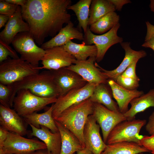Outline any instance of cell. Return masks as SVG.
<instances>
[{
  "label": "cell",
  "instance_id": "cell-27",
  "mask_svg": "<svg viewBox=\"0 0 154 154\" xmlns=\"http://www.w3.org/2000/svg\"><path fill=\"white\" fill-rule=\"evenodd\" d=\"M145 152L149 151L137 143L122 141L107 144L106 148L101 154H138Z\"/></svg>",
  "mask_w": 154,
  "mask_h": 154
},
{
  "label": "cell",
  "instance_id": "cell-24",
  "mask_svg": "<svg viewBox=\"0 0 154 154\" xmlns=\"http://www.w3.org/2000/svg\"><path fill=\"white\" fill-rule=\"evenodd\" d=\"M52 105L45 112L37 113V112L22 117L27 123L40 128L41 126L47 127L53 133L59 132L54 119L52 116Z\"/></svg>",
  "mask_w": 154,
  "mask_h": 154
},
{
  "label": "cell",
  "instance_id": "cell-19",
  "mask_svg": "<svg viewBox=\"0 0 154 154\" xmlns=\"http://www.w3.org/2000/svg\"><path fill=\"white\" fill-rule=\"evenodd\" d=\"M73 39L83 41L84 35L76 28L71 21L62 29L57 34L51 39L44 42L41 48L44 50L57 46H62Z\"/></svg>",
  "mask_w": 154,
  "mask_h": 154
},
{
  "label": "cell",
  "instance_id": "cell-38",
  "mask_svg": "<svg viewBox=\"0 0 154 154\" xmlns=\"http://www.w3.org/2000/svg\"><path fill=\"white\" fill-rule=\"evenodd\" d=\"M145 127L146 131L151 135L154 134V111L149 116Z\"/></svg>",
  "mask_w": 154,
  "mask_h": 154
},
{
  "label": "cell",
  "instance_id": "cell-2",
  "mask_svg": "<svg viewBox=\"0 0 154 154\" xmlns=\"http://www.w3.org/2000/svg\"><path fill=\"white\" fill-rule=\"evenodd\" d=\"M9 85L12 89L10 103L11 108L13 107V100L17 92L21 89L28 90L35 95L42 97L58 98L59 96L51 70H44L29 76Z\"/></svg>",
  "mask_w": 154,
  "mask_h": 154
},
{
  "label": "cell",
  "instance_id": "cell-14",
  "mask_svg": "<svg viewBox=\"0 0 154 154\" xmlns=\"http://www.w3.org/2000/svg\"><path fill=\"white\" fill-rule=\"evenodd\" d=\"M51 71L59 92V97L73 90L81 88L88 83L78 74L66 67Z\"/></svg>",
  "mask_w": 154,
  "mask_h": 154
},
{
  "label": "cell",
  "instance_id": "cell-3",
  "mask_svg": "<svg viewBox=\"0 0 154 154\" xmlns=\"http://www.w3.org/2000/svg\"><path fill=\"white\" fill-rule=\"evenodd\" d=\"M93 103L89 98L68 108L54 119L72 132L84 148V129L88 117L93 114Z\"/></svg>",
  "mask_w": 154,
  "mask_h": 154
},
{
  "label": "cell",
  "instance_id": "cell-15",
  "mask_svg": "<svg viewBox=\"0 0 154 154\" xmlns=\"http://www.w3.org/2000/svg\"><path fill=\"white\" fill-rule=\"evenodd\" d=\"M100 128L93 115H90L84 127L83 135L85 148L93 154H101L107 146L101 136Z\"/></svg>",
  "mask_w": 154,
  "mask_h": 154
},
{
  "label": "cell",
  "instance_id": "cell-22",
  "mask_svg": "<svg viewBox=\"0 0 154 154\" xmlns=\"http://www.w3.org/2000/svg\"><path fill=\"white\" fill-rule=\"evenodd\" d=\"M54 120L61 137L60 154H74L75 152L85 148L72 132L60 122Z\"/></svg>",
  "mask_w": 154,
  "mask_h": 154
},
{
  "label": "cell",
  "instance_id": "cell-45",
  "mask_svg": "<svg viewBox=\"0 0 154 154\" xmlns=\"http://www.w3.org/2000/svg\"><path fill=\"white\" fill-rule=\"evenodd\" d=\"M151 11L154 12V0H151L149 5Z\"/></svg>",
  "mask_w": 154,
  "mask_h": 154
},
{
  "label": "cell",
  "instance_id": "cell-25",
  "mask_svg": "<svg viewBox=\"0 0 154 154\" xmlns=\"http://www.w3.org/2000/svg\"><path fill=\"white\" fill-rule=\"evenodd\" d=\"M130 104V108L123 114L127 120L135 119V116L138 113L143 112L149 107H154V89L133 99Z\"/></svg>",
  "mask_w": 154,
  "mask_h": 154
},
{
  "label": "cell",
  "instance_id": "cell-28",
  "mask_svg": "<svg viewBox=\"0 0 154 154\" xmlns=\"http://www.w3.org/2000/svg\"><path fill=\"white\" fill-rule=\"evenodd\" d=\"M116 10L109 0H93L90 9L88 26L108 14Z\"/></svg>",
  "mask_w": 154,
  "mask_h": 154
},
{
  "label": "cell",
  "instance_id": "cell-5",
  "mask_svg": "<svg viewBox=\"0 0 154 154\" xmlns=\"http://www.w3.org/2000/svg\"><path fill=\"white\" fill-rule=\"evenodd\" d=\"M57 98H44L37 96L29 90L21 89L17 92L13 101L14 109L21 116L40 110L50 104L54 103Z\"/></svg>",
  "mask_w": 154,
  "mask_h": 154
},
{
  "label": "cell",
  "instance_id": "cell-18",
  "mask_svg": "<svg viewBox=\"0 0 154 154\" xmlns=\"http://www.w3.org/2000/svg\"><path fill=\"white\" fill-rule=\"evenodd\" d=\"M30 31L28 24L24 21L21 7L18 6L15 13L9 17L4 29L0 33V40L9 45L18 33Z\"/></svg>",
  "mask_w": 154,
  "mask_h": 154
},
{
  "label": "cell",
  "instance_id": "cell-41",
  "mask_svg": "<svg viewBox=\"0 0 154 154\" xmlns=\"http://www.w3.org/2000/svg\"><path fill=\"white\" fill-rule=\"evenodd\" d=\"M27 0H5L7 2L12 4L20 6H23L27 2Z\"/></svg>",
  "mask_w": 154,
  "mask_h": 154
},
{
  "label": "cell",
  "instance_id": "cell-44",
  "mask_svg": "<svg viewBox=\"0 0 154 154\" xmlns=\"http://www.w3.org/2000/svg\"><path fill=\"white\" fill-rule=\"evenodd\" d=\"M31 154H52L46 149H41L37 150Z\"/></svg>",
  "mask_w": 154,
  "mask_h": 154
},
{
  "label": "cell",
  "instance_id": "cell-20",
  "mask_svg": "<svg viewBox=\"0 0 154 154\" xmlns=\"http://www.w3.org/2000/svg\"><path fill=\"white\" fill-rule=\"evenodd\" d=\"M32 128L31 135L42 140L46 145V150L52 154H60L61 147V137L59 132L53 133L47 127L41 126L40 128L29 124Z\"/></svg>",
  "mask_w": 154,
  "mask_h": 154
},
{
  "label": "cell",
  "instance_id": "cell-48",
  "mask_svg": "<svg viewBox=\"0 0 154 154\" xmlns=\"http://www.w3.org/2000/svg\"></svg>",
  "mask_w": 154,
  "mask_h": 154
},
{
  "label": "cell",
  "instance_id": "cell-9",
  "mask_svg": "<svg viewBox=\"0 0 154 154\" xmlns=\"http://www.w3.org/2000/svg\"><path fill=\"white\" fill-rule=\"evenodd\" d=\"M120 26L118 23L108 32L100 35H95L88 27L87 32L84 35V39L82 42L87 45L94 44L96 46L97 50L96 58L97 62L102 60L106 52L111 46L123 42V38L117 34Z\"/></svg>",
  "mask_w": 154,
  "mask_h": 154
},
{
  "label": "cell",
  "instance_id": "cell-21",
  "mask_svg": "<svg viewBox=\"0 0 154 154\" xmlns=\"http://www.w3.org/2000/svg\"><path fill=\"white\" fill-rule=\"evenodd\" d=\"M108 83L111 89L113 97L117 104L119 112L122 114L128 110L129 104L132 100L144 94L143 91L125 89L112 80L108 79Z\"/></svg>",
  "mask_w": 154,
  "mask_h": 154
},
{
  "label": "cell",
  "instance_id": "cell-42",
  "mask_svg": "<svg viewBox=\"0 0 154 154\" xmlns=\"http://www.w3.org/2000/svg\"><path fill=\"white\" fill-rule=\"evenodd\" d=\"M9 17L5 15H0V29L5 25L9 20Z\"/></svg>",
  "mask_w": 154,
  "mask_h": 154
},
{
  "label": "cell",
  "instance_id": "cell-35",
  "mask_svg": "<svg viewBox=\"0 0 154 154\" xmlns=\"http://www.w3.org/2000/svg\"><path fill=\"white\" fill-rule=\"evenodd\" d=\"M18 6L6 1H0V14L10 17L15 12Z\"/></svg>",
  "mask_w": 154,
  "mask_h": 154
},
{
  "label": "cell",
  "instance_id": "cell-16",
  "mask_svg": "<svg viewBox=\"0 0 154 154\" xmlns=\"http://www.w3.org/2000/svg\"><path fill=\"white\" fill-rule=\"evenodd\" d=\"M27 123L14 109L0 104V126L10 132L23 136L27 133Z\"/></svg>",
  "mask_w": 154,
  "mask_h": 154
},
{
  "label": "cell",
  "instance_id": "cell-31",
  "mask_svg": "<svg viewBox=\"0 0 154 154\" xmlns=\"http://www.w3.org/2000/svg\"><path fill=\"white\" fill-rule=\"evenodd\" d=\"M140 81L120 75L117 78L116 82L122 88L129 90H137L139 86Z\"/></svg>",
  "mask_w": 154,
  "mask_h": 154
},
{
  "label": "cell",
  "instance_id": "cell-8",
  "mask_svg": "<svg viewBox=\"0 0 154 154\" xmlns=\"http://www.w3.org/2000/svg\"><path fill=\"white\" fill-rule=\"evenodd\" d=\"M46 149L45 144L37 139L26 138L9 132L0 152L4 154H31L37 150Z\"/></svg>",
  "mask_w": 154,
  "mask_h": 154
},
{
  "label": "cell",
  "instance_id": "cell-29",
  "mask_svg": "<svg viewBox=\"0 0 154 154\" xmlns=\"http://www.w3.org/2000/svg\"><path fill=\"white\" fill-rule=\"evenodd\" d=\"M92 0H80L76 4L69 6L68 10H71L75 14L78 22V26L82 28L84 35L88 27L90 9Z\"/></svg>",
  "mask_w": 154,
  "mask_h": 154
},
{
  "label": "cell",
  "instance_id": "cell-13",
  "mask_svg": "<svg viewBox=\"0 0 154 154\" xmlns=\"http://www.w3.org/2000/svg\"><path fill=\"white\" fill-rule=\"evenodd\" d=\"M96 58L93 57L85 60H76L74 64L66 68L78 74L88 83L96 85L108 84V79L95 64Z\"/></svg>",
  "mask_w": 154,
  "mask_h": 154
},
{
  "label": "cell",
  "instance_id": "cell-11",
  "mask_svg": "<svg viewBox=\"0 0 154 154\" xmlns=\"http://www.w3.org/2000/svg\"><path fill=\"white\" fill-rule=\"evenodd\" d=\"M93 109L92 115L100 127L103 140L106 143L108 135L112 129L127 119L123 114L110 110L100 104L93 103Z\"/></svg>",
  "mask_w": 154,
  "mask_h": 154
},
{
  "label": "cell",
  "instance_id": "cell-40",
  "mask_svg": "<svg viewBox=\"0 0 154 154\" xmlns=\"http://www.w3.org/2000/svg\"><path fill=\"white\" fill-rule=\"evenodd\" d=\"M9 131L1 127H0V149H1L7 137Z\"/></svg>",
  "mask_w": 154,
  "mask_h": 154
},
{
  "label": "cell",
  "instance_id": "cell-26",
  "mask_svg": "<svg viewBox=\"0 0 154 154\" xmlns=\"http://www.w3.org/2000/svg\"><path fill=\"white\" fill-rule=\"evenodd\" d=\"M62 46L77 60H85L88 57H96L97 55V50L95 45H87L83 42L78 44L70 40Z\"/></svg>",
  "mask_w": 154,
  "mask_h": 154
},
{
  "label": "cell",
  "instance_id": "cell-4",
  "mask_svg": "<svg viewBox=\"0 0 154 154\" xmlns=\"http://www.w3.org/2000/svg\"><path fill=\"white\" fill-rule=\"evenodd\" d=\"M39 67L20 58H8L0 63V83L9 85L29 76L38 74L40 70Z\"/></svg>",
  "mask_w": 154,
  "mask_h": 154
},
{
  "label": "cell",
  "instance_id": "cell-33",
  "mask_svg": "<svg viewBox=\"0 0 154 154\" xmlns=\"http://www.w3.org/2000/svg\"><path fill=\"white\" fill-rule=\"evenodd\" d=\"M12 93V89L10 85L0 83V104L10 108V103Z\"/></svg>",
  "mask_w": 154,
  "mask_h": 154
},
{
  "label": "cell",
  "instance_id": "cell-30",
  "mask_svg": "<svg viewBox=\"0 0 154 154\" xmlns=\"http://www.w3.org/2000/svg\"><path fill=\"white\" fill-rule=\"evenodd\" d=\"M119 19L115 12H110L90 25V29L93 33L104 34L119 23Z\"/></svg>",
  "mask_w": 154,
  "mask_h": 154
},
{
  "label": "cell",
  "instance_id": "cell-12",
  "mask_svg": "<svg viewBox=\"0 0 154 154\" xmlns=\"http://www.w3.org/2000/svg\"><path fill=\"white\" fill-rule=\"evenodd\" d=\"M45 50V54L41 60L42 66L39 67L40 70H56L68 67L74 64L76 60L62 46H55Z\"/></svg>",
  "mask_w": 154,
  "mask_h": 154
},
{
  "label": "cell",
  "instance_id": "cell-46",
  "mask_svg": "<svg viewBox=\"0 0 154 154\" xmlns=\"http://www.w3.org/2000/svg\"><path fill=\"white\" fill-rule=\"evenodd\" d=\"M0 154H4L3 152H0Z\"/></svg>",
  "mask_w": 154,
  "mask_h": 154
},
{
  "label": "cell",
  "instance_id": "cell-17",
  "mask_svg": "<svg viewBox=\"0 0 154 154\" xmlns=\"http://www.w3.org/2000/svg\"><path fill=\"white\" fill-rule=\"evenodd\" d=\"M120 44L125 50V55L121 62L116 69L111 70H107L100 67L96 61L95 62V66L108 79L112 80L115 82L134 61L137 59L139 60L147 55V53L144 50L136 51L132 49L129 42H122Z\"/></svg>",
  "mask_w": 154,
  "mask_h": 154
},
{
  "label": "cell",
  "instance_id": "cell-34",
  "mask_svg": "<svg viewBox=\"0 0 154 154\" xmlns=\"http://www.w3.org/2000/svg\"><path fill=\"white\" fill-rule=\"evenodd\" d=\"M147 32L144 42L142 46L151 48L154 51V25L148 21L146 22Z\"/></svg>",
  "mask_w": 154,
  "mask_h": 154
},
{
  "label": "cell",
  "instance_id": "cell-37",
  "mask_svg": "<svg viewBox=\"0 0 154 154\" xmlns=\"http://www.w3.org/2000/svg\"><path fill=\"white\" fill-rule=\"evenodd\" d=\"M139 60L137 59L134 61L127 67L121 75L140 81V79L137 76L135 71L136 64Z\"/></svg>",
  "mask_w": 154,
  "mask_h": 154
},
{
  "label": "cell",
  "instance_id": "cell-6",
  "mask_svg": "<svg viewBox=\"0 0 154 154\" xmlns=\"http://www.w3.org/2000/svg\"><path fill=\"white\" fill-rule=\"evenodd\" d=\"M11 44L16 51L20 54V58L33 66L38 67L45 53V50L38 46L29 32L18 34Z\"/></svg>",
  "mask_w": 154,
  "mask_h": 154
},
{
  "label": "cell",
  "instance_id": "cell-1",
  "mask_svg": "<svg viewBox=\"0 0 154 154\" xmlns=\"http://www.w3.org/2000/svg\"><path fill=\"white\" fill-rule=\"evenodd\" d=\"M71 3L70 0H27L21 7L23 18L38 45H41L46 37L55 36L71 21L68 8Z\"/></svg>",
  "mask_w": 154,
  "mask_h": 154
},
{
  "label": "cell",
  "instance_id": "cell-7",
  "mask_svg": "<svg viewBox=\"0 0 154 154\" xmlns=\"http://www.w3.org/2000/svg\"><path fill=\"white\" fill-rule=\"evenodd\" d=\"M146 122L145 119H135L126 120L119 123L109 134L106 144L129 141L140 145V139L142 136L139 135V133L142 128L146 125Z\"/></svg>",
  "mask_w": 154,
  "mask_h": 154
},
{
  "label": "cell",
  "instance_id": "cell-23",
  "mask_svg": "<svg viewBox=\"0 0 154 154\" xmlns=\"http://www.w3.org/2000/svg\"><path fill=\"white\" fill-rule=\"evenodd\" d=\"M113 97L111 89L108 84L102 83L96 85L89 98L93 103L102 104L111 111L119 112L117 104Z\"/></svg>",
  "mask_w": 154,
  "mask_h": 154
},
{
  "label": "cell",
  "instance_id": "cell-39",
  "mask_svg": "<svg viewBox=\"0 0 154 154\" xmlns=\"http://www.w3.org/2000/svg\"><path fill=\"white\" fill-rule=\"evenodd\" d=\"M114 5L116 10L121 11L122 7L125 4L131 3L129 0H109Z\"/></svg>",
  "mask_w": 154,
  "mask_h": 154
},
{
  "label": "cell",
  "instance_id": "cell-36",
  "mask_svg": "<svg viewBox=\"0 0 154 154\" xmlns=\"http://www.w3.org/2000/svg\"><path fill=\"white\" fill-rule=\"evenodd\" d=\"M140 145L154 154V134L150 136H142L140 139Z\"/></svg>",
  "mask_w": 154,
  "mask_h": 154
},
{
  "label": "cell",
  "instance_id": "cell-32",
  "mask_svg": "<svg viewBox=\"0 0 154 154\" xmlns=\"http://www.w3.org/2000/svg\"><path fill=\"white\" fill-rule=\"evenodd\" d=\"M9 56L14 59L19 58L15 50L9 45L0 40V63L7 60Z\"/></svg>",
  "mask_w": 154,
  "mask_h": 154
},
{
  "label": "cell",
  "instance_id": "cell-43",
  "mask_svg": "<svg viewBox=\"0 0 154 154\" xmlns=\"http://www.w3.org/2000/svg\"><path fill=\"white\" fill-rule=\"evenodd\" d=\"M76 153L77 154H93L91 151L86 148L77 151Z\"/></svg>",
  "mask_w": 154,
  "mask_h": 154
},
{
  "label": "cell",
  "instance_id": "cell-10",
  "mask_svg": "<svg viewBox=\"0 0 154 154\" xmlns=\"http://www.w3.org/2000/svg\"><path fill=\"white\" fill-rule=\"evenodd\" d=\"M96 85L88 83L81 88L73 90L65 95L58 97L56 102L52 105V116L54 119H56L68 108L89 98Z\"/></svg>",
  "mask_w": 154,
  "mask_h": 154
},
{
  "label": "cell",
  "instance_id": "cell-47",
  "mask_svg": "<svg viewBox=\"0 0 154 154\" xmlns=\"http://www.w3.org/2000/svg\"><path fill=\"white\" fill-rule=\"evenodd\" d=\"M138 154H143V153H138Z\"/></svg>",
  "mask_w": 154,
  "mask_h": 154
}]
</instances>
